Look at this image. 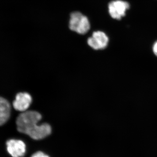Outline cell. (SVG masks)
I'll use <instances>...</instances> for the list:
<instances>
[{"label": "cell", "instance_id": "cell-1", "mask_svg": "<svg viewBox=\"0 0 157 157\" xmlns=\"http://www.w3.org/2000/svg\"><path fill=\"white\" fill-rule=\"evenodd\" d=\"M42 115L35 111H26L21 113L16 120L18 132L29 135L34 140H41L50 135L52 128L47 123L38 124Z\"/></svg>", "mask_w": 157, "mask_h": 157}, {"label": "cell", "instance_id": "cell-2", "mask_svg": "<svg viewBox=\"0 0 157 157\" xmlns=\"http://www.w3.org/2000/svg\"><path fill=\"white\" fill-rule=\"evenodd\" d=\"M69 27L71 30L84 35L89 30L90 25L86 16L79 12H74L70 14Z\"/></svg>", "mask_w": 157, "mask_h": 157}, {"label": "cell", "instance_id": "cell-4", "mask_svg": "<svg viewBox=\"0 0 157 157\" xmlns=\"http://www.w3.org/2000/svg\"><path fill=\"white\" fill-rule=\"evenodd\" d=\"M109 39L106 34L101 31L93 33L92 36L87 40L89 45L95 50H100L106 48L108 45Z\"/></svg>", "mask_w": 157, "mask_h": 157}, {"label": "cell", "instance_id": "cell-8", "mask_svg": "<svg viewBox=\"0 0 157 157\" xmlns=\"http://www.w3.org/2000/svg\"><path fill=\"white\" fill-rule=\"evenodd\" d=\"M31 157H49L42 151H38L34 153Z\"/></svg>", "mask_w": 157, "mask_h": 157}, {"label": "cell", "instance_id": "cell-9", "mask_svg": "<svg viewBox=\"0 0 157 157\" xmlns=\"http://www.w3.org/2000/svg\"><path fill=\"white\" fill-rule=\"evenodd\" d=\"M153 51L154 52L155 55L157 56V42H156L155 43L154 45Z\"/></svg>", "mask_w": 157, "mask_h": 157}, {"label": "cell", "instance_id": "cell-6", "mask_svg": "<svg viewBox=\"0 0 157 157\" xmlns=\"http://www.w3.org/2000/svg\"><path fill=\"white\" fill-rule=\"evenodd\" d=\"M32 96L28 93H19L16 95L13 102L14 109L20 112H25L32 103Z\"/></svg>", "mask_w": 157, "mask_h": 157}, {"label": "cell", "instance_id": "cell-7", "mask_svg": "<svg viewBox=\"0 0 157 157\" xmlns=\"http://www.w3.org/2000/svg\"><path fill=\"white\" fill-rule=\"evenodd\" d=\"M11 106L9 101L0 97V126L9 120L11 115Z\"/></svg>", "mask_w": 157, "mask_h": 157}, {"label": "cell", "instance_id": "cell-3", "mask_svg": "<svg viewBox=\"0 0 157 157\" xmlns=\"http://www.w3.org/2000/svg\"><path fill=\"white\" fill-rule=\"evenodd\" d=\"M128 3L121 0H116L111 2L108 5L109 15L113 19L120 20L126 15L129 9Z\"/></svg>", "mask_w": 157, "mask_h": 157}, {"label": "cell", "instance_id": "cell-5", "mask_svg": "<svg viewBox=\"0 0 157 157\" xmlns=\"http://www.w3.org/2000/svg\"><path fill=\"white\" fill-rule=\"evenodd\" d=\"M7 150L13 157H22L25 155L26 145L23 141L16 139H11L6 143Z\"/></svg>", "mask_w": 157, "mask_h": 157}]
</instances>
